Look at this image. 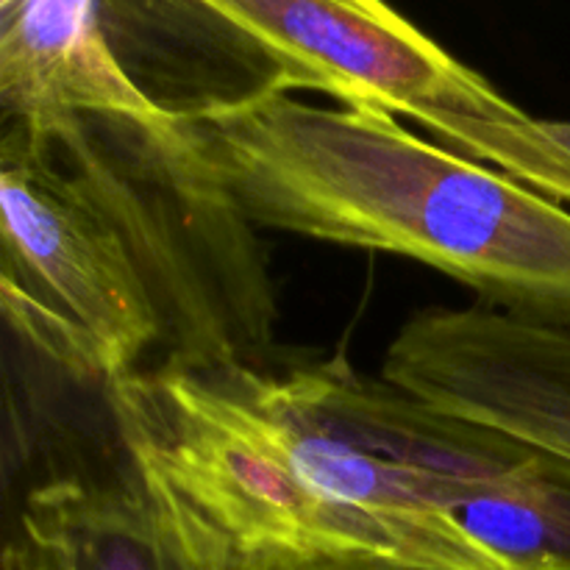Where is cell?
Instances as JSON below:
<instances>
[{
  "mask_svg": "<svg viewBox=\"0 0 570 570\" xmlns=\"http://www.w3.org/2000/svg\"><path fill=\"white\" fill-rule=\"evenodd\" d=\"M345 362L137 367L106 390L128 460L245 570L371 557L504 570L443 512L438 473L395 456Z\"/></svg>",
  "mask_w": 570,
  "mask_h": 570,
  "instance_id": "obj_1",
  "label": "cell"
},
{
  "mask_svg": "<svg viewBox=\"0 0 570 570\" xmlns=\"http://www.w3.org/2000/svg\"><path fill=\"white\" fill-rule=\"evenodd\" d=\"M250 226L382 250L570 328V209L371 106L259 87L165 104Z\"/></svg>",
  "mask_w": 570,
  "mask_h": 570,
  "instance_id": "obj_2",
  "label": "cell"
},
{
  "mask_svg": "<svg viewBox=\"0 0 570 570\" xmlns=\"http://www.w3.org/2000/svg\"><path fill=\"white\" fill-rule=\"evenodd\" d=\"M3 137L45 156L115 228L159 315L161 362L265 360L276 332L267 256L178 117L165 126L78 117L42 137Z\"/></svg>",
  "mask_w": 570,
  "mask_h": 570,
  "instance_id": "obj_3",
  "label": "cell"
},
{
  "mask_svg": "<svg viewBox=\"0 0 570 570\" xmlns=\"http://www.w3.org/2000/svg\"><path fill=\"white\" fill-rule=\"evenodd\" d=\"M215 28L267 65L265 87L406 117L465 159L570 209V150L443 45L379 0H206Z\"/></svg>",
  "mask_w": 570,
  "mask_h": 570,
  "instance_id": "obj_4",
  "label": "cell"
},
{
  "mask_svg": "<svg viewBox=\"0 0 570 570\" xmlns=\"http://www.w3.org/2000/svg\"><path fill=\"white\" fill-rule=\"evenodd\" d=\"M0 239L6 323L61 373L109 387L161 343L154 301L115 228L11 137L0 148Z\"/></svg>",
  "mask_w": 570,
  "mask_h": 570,
  "instance_id": "obj_5",
  "label": "cell"
},
{
  "mask_svg": "<svg viewBox=\"0 0 570 570\" xmlns=\"http://www.w3.org/2000/svg\"><path fill=\"white\" fill-rule=\"evenodd\" d=\"M382 379L570 465V328L488 304L423 309L395 332Z\"/></svg>",
  "mask_w": 570,
  "mask_h": 570,
  "instance_id": "obj_6",
  "label": "cell"
},
{
  "mask_svg": "<svg viewBox=\"0 0 570 570\" xmlns=\"http://www.w3.org/2000/svg\"><path fill=\"white\" fill-rule=\"evenodd\" d=\"M48 570H245L226 543L126 454L26 495L20 538Z\"/></svg>",
  "mask_w": 570,
  "mask_h": 570,
  "instance_id": "obj_7",
  "label": "cell"
},
{
  "mask_svg": "<svg viewBox=\"0 0 570 570\" xmlns=\"http://www.w3.org/2000/svg\"><path fill=\"white\" fill-rule=\"evenodd\" d=\"M0 106L6 131L33 139L78 117L165 126L170 109L134 81L92 0L0 3Z\"/></svg>",
  "mask_w": 570,
  "mask_h": 570,
  "instance_id": "obj_8",
  "label": "cell"
},
{
  "mask_svg": "<svg viewBox=\"0 0 570 570\" xmlns=\"http://www.w3.org/2000/svg\"><path fill=\"white\" fill-rule=\"evenodd\" d=\"M256 570H432V568L401 566V562L371 560V557H326V560L284 562V566H267Z\"/></svg>",
  "mask_w": 570,
  "mask_h": 570,
  "instance_id": "obj_9",
  "label": "cell"
},
{
  "mask_svg": "<svg viewBox=\"0 0 570 570\" xmlns=\"http://www.w3.org/2000/svg\"><path fill=\"white\" fill-rule=\"evenodd\" d=\"M6 570H48V566L39 560L37 551L14 538L6 549Z\"/></svg>",
  "mask_w": 570,
  "mask_h": 570,
  "instance_id": "obj_10",
  "label": "cell"
},
{
  "mask_svg": "<svg viewBox=\"0 0 570 570\" xmlns=\"http://www.w3.org/2000/svg\"><path fill=\"white\" fill-rule=\"evenodd\" d=\"M549 128H551V134H554V137L570 150V122H551L549 120Z\"/></svg>",
  "mask_w": 570,
  "mask_h": 570,
  "instance_id": "obj_11",
  "label": "cell"
}]
</instances>
